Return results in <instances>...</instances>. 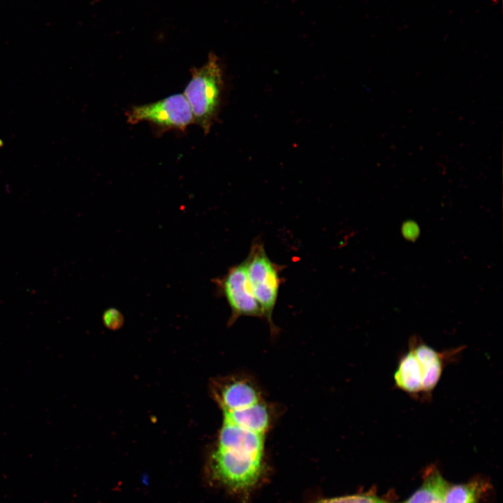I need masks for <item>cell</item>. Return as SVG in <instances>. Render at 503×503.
Here are the masks:
<instances>
[{
	"label": "cell",
	"mask_w": 503,
	"mask_h": 503,
	"mask_svg": "<svg viewBox=\"0 0 503 503\" xmlns=\"http://www.w3.org/2000/svg\"><path fill=\"white\" fill-rule=\"evenodd\" d=\"M126 116L129 124L147 122L163 130L184 131L194 122L191 108L182 94L171 95L156 102L133 106L126 112Z\"/></svg>",
	"instance_id": "cell-5"
},
{
	"label": "cell",
	"mask_w": 503,
	"mask_h": 503,
	"mask_svg": "<svg viewBox=\"0 0 503 503\" xmlns=\"http://www.w3.org/2000/svg\"><path fill=\"white\" fill-rule=\"evenodd\" d=\"M211 391L221 410L247 407L264 399L256 384L251 379L241 375L214 380Z\"/></svg>",
	"instance_id": "cell-7"
},
{
	"label": "cell",
	"mask_w": 503,
	"mask_h": 503,
	"mask_svg": "<svg viewBox=\"0 0 503 503\" xmlns=\"http://www.w3.org/2000/svg\"><path fill=\"white\" fill-rule=\"evenodd\" d=\"M448 482L435 466L425 472L420 487L403 503H444Z\"/></svg>",
	"instance_id": "cell-9"
},
{
	"label": "cell",
	"mask_w": 503,
	"mask_h": 503,
	"mask_svg": "<svg viewBox=\"0 0 503 503\" xmlns=\"http://www.w3.org/2000/svg\"><path fill=\"white\" fill-rule=\"evenodd\" d=\"M393 381L397 388L409 396L422 400V372L417 358L409 347L399 358Z\"/></svg>",
	"instance_id": "cell-8"
},
{
	"label": "cell",
	"mask_w": 503,
	"mask_h": 503,
	"mask_svg": "<svg viewBox=\"0 0 503 503\" xmlns=\"http://www.w3.org/2000/svg\"><path fill=\"white\" fill-rule=\"evenodd\" d=\"M266 435L223 419L210 460L213 476L233 490L254 486L263 471Z\"/></svg>",
	"instance_id": "cell-1"
},
{
	"label": "cell",
	"mask_w": 503,
	"mask_h": 503,
	"mask_svg": "<svg viewBox=\"0 0 503 503\" xmlns=\"http://www.w3.org/2000/svg\"><path fill=\"white\" fill-rule=\"evenodd\" d=\"M245 261L253 294L261 307L263 318L268 321L270 330L275 333L277 330L272 314L280 286L284 281L281 275L284 265L270 258L260 238L253 240Z\"/></svg>",
	"instance_id": "cell-3"
},
{
	"label": "cell",
	"mask_w": 503,
	"mask_h": 503,
	"mask_svg": "<svg viewBox=\"0 0 503 503\" xmlns=\"http://www.w3.org/2000/svg\"><path fill=\"white\" fill-rule=\"evenodd\" d=\"M103 320L106 327L117 329L123 323V316L117 309L110 308L104 312Z\"/></svg>",
	"instance_id": "cell-12"
},
{
	"label": "cell",
	"mask_w": 503,
	"mask_h": 503,
	"mask_svg": "<svg viewBox=\"0 0 503 503\" xmlns=\"http://www.w3.org/2000/svg\"><path fill=\"white\" fill-rule=\"evenodd\" d=\"M212 282L217 295L224 297L230 307L229 324L241 316L263 318L249 282L245 260L230 267L224 275L213 279Z\"/></svg>",
	"instance_id": "cell-4"
},
{
	"label": "cell",
	"mask_w": 503,
	"mask_h": 503,
	"mask_svg": "<svg viewBox=\"0 0 503 503\" xmlns=\"http://www.w3.org/2000/svg\"><path fill=\"white\" fill-rule=\"evenodd\" d=\"M317 503H391L369 494H357L321 500Z\"/></svg>",
	"instance_id": "cell-11"
},
{
	"label": "cell",
	"mask_w": 503,
	"mask_h": 503,
	"mask_svg": "<svg viewBox=\"0 0 503 503\" xmlns=\"http://www.w3.org/2000/svg\"><path fill=\"white\" fill-rule=\"evenodd\" d=\"M191 73L184 96L191 108L194 122L207 134L218 116L222 99L223 72L218 57L210 52L205 64L200 68H193Z\"/></svg>",
	"instance_id": "cell-2"
},
{
	"label": "cell",
	"mask_w": 503,
	"mask_h": 503,
	"mask_svg": "<svg viewBox=\"0 0 503 503\" xmlns=\"http://www.w3.org/2000/svg\"><path fill=\"white\" fill-rule=\"evenodd\" d=\"M486 484L481 480H473L464 483L450 484L446 489L444 503H479Z\"/></svg>",
	"instance_id": "cell-10"
},
{
	"label": "cell",
	"mask_w": 503,
	"mask_h": 503,
	"mask_svg": "<svg viewBox=\"0 0 503 503\" xmlns=\"http://www.w3.org/2000/svg\"><path fill=\"white\" fill-rule=\"evenodd\" d=\"M418 226L413 221H407L404 223L402 226V233L403 236L409 240H414L419 235Z\"/></svg>",
	"instance_id": "cell-13"
},
{
	"label": "cell",
	"mask_w": 503,
	"mask_h": 503,
	"mask_svg": "<svg viewBox=\"0 0 503 503\" xmlns=\"http://www.w3.org/2000/svg\"><path fill=\"white\" fill-rule=\"evenodd\" d=\"M408 347L414 352L421 370L422 400L430 401L444 370L449 364L458 361L465 347L437 351L417 335L410 337Z\"/></svg>",
	"instance_id": "cell-6"
}]
</instances>
